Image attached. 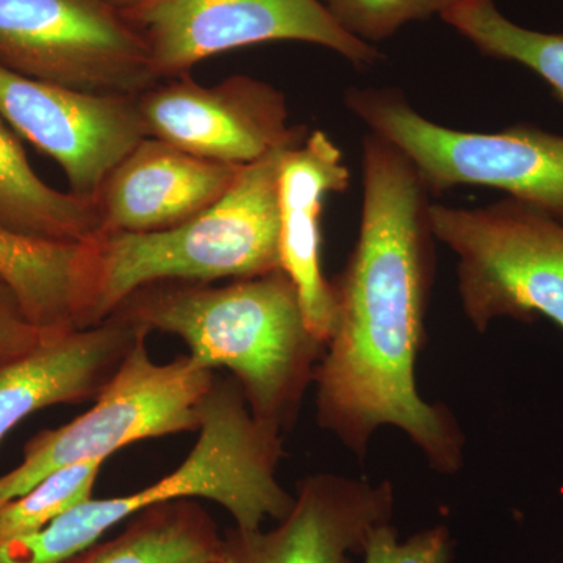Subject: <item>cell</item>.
Listing matches in <instances>:
<instances>
[{"mask_svg":"<svg viewBox=\"0 0 563 563\" xmlns=\"http://www.w3.org/2000/svg\"><path fill=\"white\" fill-rule=\"evenodd\" d=\"M102 461L74 463L55 470L31 490L0 507V542L40 531L74 507L91 499Z\"/></svg>","mask_w":563,"mask_h":563,"instance_id":"ffe728a7","label":"cell"},{"mask_svg":"<svg viewBox=\"0 0 563 563\" xmlns=\"http://www.w3.org/2000/svg\"><path fill=\"white\" fill-rule=\"evenodd\" d=\"M282 432L252 417L233 377H217L203 407L199 439L179 468L117 498L88 499L40 531L0 542V563H65L121 521L157 504L203 498L220 504L244 531L284 520L295 496L279 481Z\"/></svg>","mask_w":563,"mask_h":563,"instance_id":"3957f363","label":"cell"},{"mask_svg":"<svg viewBox=\"0 0 563 563\" xmlns=\"http://www.w3.org/2000/svg\"><path fill=\"white\" fill-rule=\"evenodd\" d=\"M144 332L110 314L91 328L52 331L32 350L0 362V443L46 407L98 398Z\"/></svg>","mask_w":563,"mask_h":563,"instance_id":"5bb4252c","label":"cell"},{"mask_svg":"<svg viewBox=\"0 0 563 563\" xmlns=\"http://www.w3.org/2000/svg\"><path fill=\"white\" fill-rule=\"evenodd\" d=\"M136 98L69 90L0 66V118L54 158L81 198L95 199L107 174L146 139Z\"/></svg>","mask_w":563,"mask_h":563,"instance_id":"8fae6325","label":"cell"},{"mask_svg":"<svg viewBox=\"0 0 563 563\" xmlns=\"http://www.w3.org/2000/svg\"><path fill=\"white\" fill-rule=\"evenodd\" d=\"M243 169L146 136L107 174L92 199L101 233L177 228L220 201Z\"/></svg>","mask_w":563,"mask_h":563,"instance_id":"4fadbf2b","label":"cell"},{"mask_svg":"<svg viewBox=\"0 0 563 563\" xmlns=\"http://www.w3.org/2000/svg\"><path fill=\"white\" fill-rule=\"evenodd\" d=\"M106 2L110 3L114 9L122 11V13H128V11L139 9V7L150 2V0H106Z\"/></svg>","mask_w":563,"mask_h":563,"instance_id":"cb8c5ba5","label":"cell"},{"mask_svg":"<svg viewBox=\"0 0 563 563\" xmlns=\"http://www.w3.org/2000/svg\"><path fill=\"white\" fill-rule=\"evenodd\" d=\"M352 114L401 151L426 190L495 188L563 222V136L531 125L498 133L462 132L422 117L391 88H350Z\"/></svg>","mask_w":563,"mask_h":563,"instance_id":"5b68a950","label":"cell"},{"mask_svg":"<svg viewBox=\"0 0 563 563\" xmlns=\"http://www.w3.org/2000/svg\"><path fill=\"white\" fill-rule=\"evenodd\" d=\"M442 20L487 57L531 69L563 103V33L521 27L504 16L495 0H459Z\"/></svg>","mask_w":563,"mask_h":563,"instance_id":"d6986e66","label":"cell"},{"mask_svg":"<svg viewBox=\"0 0 563 563\" xmlns=\"http://www.w3.org/2000/svg\"><path fill=\"white\" fill-rule=\"evenodd\" d=\"M288 150L244 166L220 201L177 228L103 232L85 243L80 329L106 321L147 285L251 279L280 269L279 177Z\"/></svg>","mask_w":563,"mask_h":563,"instance_id":"277c9868","label":"cell"},{"mask_svg":"<svg viewBox=\"0 0 563 563\" xmlns=\"http://www.w3.org/2000/svg\"><path fill=\"white\" fill-rule=\"evenodd\" d=\"M390 481L372 484L321 473L298 484L290 512L273 531L224 532V563H350L369 533L390 523Z\"/></svg>","mask_w":563,"mask_h":563,"instance_id":"7c38bea8","label":"cell"},{"mask_svg":"<svg viewBox=\"0 0 563 563\" xmlns=\"http://www.w3.org/2000/svg\"><path fill=\"white\" fill-rule=\"evenodd\" d=\"M224 533L196 499L157 504L65 563H224Z\"/></svg>","mask_w":563,"mask_h":563,"instance_id":"ac0fdd59","label":"cell"},{"mask_svg":"<svg viewBox=\"0 0 563 563\" xmlns=\"http://www.w3.org/2000/svg\"><path fill=\"white\" fill-rule=\"evenodd\" d=\"M459 0H325V9L343 31L365 41L391 38L404 25L442 14Z\"/></svg>","mask_w":563,"mask_h":563,"instance_id":"44dd1931","label":"cell"},{"mask_svg":"<svg viewBox=\"0 0 563 563\" xmlns=\"http://www.w3.org/2000/svg\"><path fill=\"white\" fill-rule=\"evenodd\" d=\"M433 236L457 255L459 295L476 331L499 318L563 329V222L515 199L477 209L431 203Z\"/></svg>","mask_w":563,"mask_h":563,"instance_id":"52a82bcc","label":"cell"},{"mask_svg":"<svg viewBox=\"0 0 563 563\" xmlns=\"http://www.w3.org/2000/svg\"><path fill=\"white\" fill-rule=\"evenodd\" d=\"M0 66L91 95L140 96L161 81L141 33L106 0H0Z\"/></svg>","mask_w":563,"mask_h":563,"instance_id":"ba28073f","label":"cell"},{"mask_svg":"<svg viewBox=\"0 0 563 563\" xmlns=\"http://www.w3.org/2000/svg\"><path fill=\"white\" fill-rule=\"evenodd\" d=\"M147 339L144 332L87 413L33 437L20 465L0 476V507L63 466L106 462L132 443L199 431L214 372L190 355L155 362Z\"/></svg>","mask_w":563,"mask_h":563,"instance_id":"8992f818","label":"cell"},{"mask_svg":"<svg viewBox=\"0 0 563 563\" xmlns=\"http://www.w3.org/2000/svg\"><path fill=\"white\" fill-rule=\"evenodd\" d=\"M49 332L36 328L24 317L14 296L0 282V362L32 350Z\"/></svg>","mask_w":563,"mask_h":563,"instance_id":"603a6c76","label":"cell"},{"mask_svg":"<svg viewBox=\"0 0 563 563\" xmlns=\"http://www.w3.org/2000/svg\"><path fill=\"white\" fill-rule=\"evenodd\" d=\"M136 102L147 136L206 161L247 166L307 139L306 128L288 125L285 96L250 76L203 87L185 74L158 81Z\"/></svg>","mask_w":563,"mask_h":563,"instance_id":"30bf717a","label":"cell"},{"mask_svg":"<svg viewBox=\"0 0 563 563\" xmlns=\"http://www.w3.org/2000/svg\"><path fill=\"white\" fill-rule=\"evenodd\" d=\"M143 36L158 80L185 76L222 54L272 41H302L342 55L357 68L383 55L350 35L320 0H150L124 13Z\"/></svg>","mask_w":563,"mask_h":563,"instance_id":"9c48e42d","label":"cell"},{"mask_svg":"<svg viewBox=\"0 0 563 563\" xmlns=\"http://www.w3.org/2000/svg\"><path fill=\"white\" fill-rule=\"evenodd\" d=\"M362 174L358 239L332 280L335 322L314 369L318 424L361 459L393 426L431 468L453 474L465 439L446 407L421 398L415 373L435 268L429 191L409 158L372 132Z\"/></svg>","mask_w":563,"mask_h":563,"instance_id":"6da1fadb","label":"cell"},{"mask_svg":"<svg viewBox=\"0 0 563 563\" xmlns=\"http://www.w3.org/2000/svg\"><path fill=\"white\" fill-rule=\"evenodd\" d=\"M451 533L435 526L399 540L390 523L377 526L363 548L365 563H450Z\"/></svg>","mask_w":563,"mask_h":563,"instance_id":"7402d4cb","label":"cell"},{"mask_svg":"<svg viewBox=\"0 0 563 563\" xmlns=\"http://www.w3.org/2000/svg\"><path fill=\"white\" fill-rule=\"evenodd\" d=\"M111 314L146 331L172 333L191 361L225 368L252 417L284 433L295 424L325 344L307 325L284 269L225 287L161 282L132 292Z\"/></svg>","mask_w":563,"mask_h":563,"instance_id":"7a4b0ae2","label":"cell"},{"mask_svg":"<svg viewBox=\"0 0 563 563\" xmlns=\"http://www.w3.org/2000/svg\"><path fill=\"white\" fill-rule=\"evenodd\" d=\"M347 187L350 172L328 133L314 131L285 154L279 177L280 269L295 284L307 325L324 344L335 322V296L321 269L322 206L331 192Z\"/></svg>","mask_w":563,"mask_h":563,"instance_id":"9a60e30c","label":"cell"},{"mask_svg":"<svg viewBox=\"0 0 563 563\" xmlns=\"http://www.w3.org/2000/svg\"><path fill=\"white\" fill-rule=\"evenodd\" d=\"M0 229L60 244L90 243L101 233L92 199L54 190L29 165L16 133L0 118Z\"/></svg>","mask_w":563,"mask_h":563,"instance_id":"e0dca14e","label":"cell"},{"mask_svg":"<svg viewBox=\"0 0 563 563\" xmlns=\"http://www.w3.org/2000/svg\"><path fill=\"white\" fill-rule=\"evenodd\" d=\"M0 282L36 328L79 329L85 244L36 242L0 229Z\"/></svg>","mask_w":563,"mask_h":563,"instance_id":"2e32d148","label":"cell"}]
</instances>
